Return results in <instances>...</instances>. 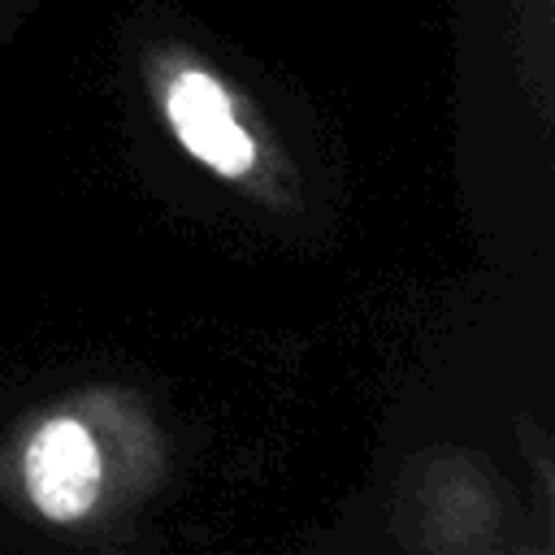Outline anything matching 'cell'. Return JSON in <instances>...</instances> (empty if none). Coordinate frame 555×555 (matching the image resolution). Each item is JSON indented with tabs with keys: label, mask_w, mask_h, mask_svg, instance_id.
<instances>
[{
	"label": "cell",
	"mask_w": 555,
	"mask_h": 555,
	"mask_svg": "<svg viewBox=\"0 0 555 555\" xmlns=\"http://www.w3.org/2000/svg\"><path fill=\"white\" fill-rule=\"evenodd\" d=\"M165 121L178 143L221 178H243L256 169V139L238 121L225 87L195 65H178L160 82Z\"/></svg>",
	"instance_id": "cell-1"
},
{
	"label": "cell",
	"mask_w": 555,
	"mask_h": 555,
	"mask_svg": "<svg viewBox=\"0 0 555 555\" xmlns=\"http://www.w3.org/2000/svg\"><path fill=\"white\" fill-rule=\"evenodd\" d=\"M100 447L74 416H52L26 447V494L48 520H78L100 494Z\"/></svg>",
	"instance_id": "cell-2"
}]
</instances>
